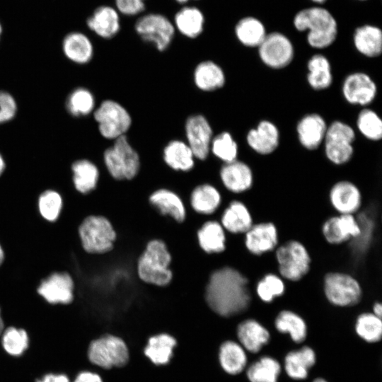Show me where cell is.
<instances>
[{
  "instance_id": "obj_44",
  "label": "cell",
  "mask_w": 382,
  "mask_h": 382,
  "mask_svg": "<svg viewBox=\"0 0 382 382\" xmlns=\"http://www.w3.org/2000/svg\"><path fill=\"white\" fill-rule=\"evenodd\" d=\"M357 126L361 134L371 141L382 138V120L371 109H363L358 115Z\"/></svg>"
},
{
  "instance_id": "obj_11",
  "label": "cell",
  "mask_w": 382,
  "mask_h": 382,
  "mask_svg": "<svg viewBox=\"0 0 382 382\" xmlns=\"http://www.w3.org/2000/svg\"><path fill=\"white\" fill-rule=\"evenodd\" d=\"M355 132L348 124L334 121L328 126L324 143L328 159L335 165H342L350 161L353 156L352 143Z\"/></svg>"
},
{
  "instance_id": "obj_5",
  "label": "cell",
  "mask_w": 382,
  "mask_h": 382,
  "mask_svg": "<svg viewBox=\"0 0 382 382\" xmlns=\"http://www.w3.org/2000/svg\"><path fill=\"white\" fill-rule=\"evenodd\" d=\"M277 274L286 282H298L310 272L311 253L305 244L297 239L286 241L274 250Z\"/></svg>"
},
{
  "instance_id": "obj_42",
  "label": "cell",
  "mask_w": 382,
  "mask_h": 382,
  "mask_svg": "<svg viewBox=\"0 0 382 382\" xmlns=\"http://www.w3.org/2000/svg\"><path fill=\"white\" fill-rule=\"evenodd\" d=\"M354 330L363 340L374 343L381 340L382 336V320L371 312L359 314L355 322Z\"/></svg>"
},
{
  "instance_id": "obj_48",
  "label": "cell",
  "mask_w": 382,
  "mask_h": 382,
  "mask_svg": "<svg viewBox=\"0 0 382 382\" xmlns=\"http://www.w3.org/2000/svg\"><path fill=\"white\" fill-rule=\"evenodd\" d=\"M17 112L14 98L8 92L0 91V124L11 120Z\"/></svg>"
},
{
  "instance_id": "obj_3",
  "label": "cell",
  "mask_w": 382,
  "mask_h": 382,
  "mask_svg": "<svg viewBox=\"0 0 382 382\" xmlns=\"http://www.w3.org/2000/svg\"><path fill=\"white\" fill-rule=\"evenodd\" d=\"M294 25L299 31L308 30L307 41L313 48L331 45L337 35V24L332 13L322 7H311L298 12Z\"/></svg>"
},
{
  "instance_id": "obj_59",
  "label": "cell",
  "mask_w": 382,
  "mask_h": 382,
  "mask_svg": "<svg viewBox=\"0 0 382 382\" xmlns=\"http://www.w3.org/2000/svg\"><path fill=\"white\" fill-rule=\"evenodd\" d=\"M312 1H314V2H316V3L321 4V3L325 2L326 0H312Z\"/></svg>"
},
{
  "instance_id": "obj_12",
  "label": "cell",
  "mask_w": 382,
  "mask_h": 382,
  "mask_svg": "<svg viewBox=\"0 0 382 382\" xmlns=\"http://www.w3.org/2000/svg\"><path fill=\"white\" fill-rule=\"evenodd\" d=\"M242 243L245 251L254 256L274 251L279 244L278 228L271 221L254 223L242 236Z\"/></svg>"
},
{
  "instance_id": "obj_51",
  "label": "cell",
  "mask_w": 382,
  "mask_h": 382,
  "mask_svg": "<svg viewBox=\"0 0 382 382\" xmlns=\"http://www.w3.org/2000/svg\"><path fill=\"white\" fill-rule=\"evenodd\" d=\"M37 382H69L68 377L64 374H47L42 380H38Z\"/></svg>"
},
{
  "instance_id": "obj_28",
  "label": "cell",
  "mask_w": 382,
  "mask_h": 382,
  "mask_svg": "<svg viewBox=\"0 0 382 382\" xmlns=\"http://www.w3.org/2000/svg\"><path fill=\"white\" fill-rule=\"evenodd\" d=\"M163 158L166 166L175 172L189 173L195 167V156L188 144L172 140L163 149Z\"/></svg>"
},
{
  "instance_id": "obj_52",
  "label": "cell",
  "mask_w": 382,
  "mask_h": 382,
  "mask_svg": "<svg viewBox=\"0 0 382 382\" xmlns=\"http://www.w3.org/2000/svg\"><path fill=\"white\" fill-rule=\"evenodd\" d=\"M376 316L381 318L382 316V304L380 301H376L372 306V312Z\"/></svg>"
},
{
  "instance_id": "obj_2",
  "label": "cell",
  "mask_w": 382,
  "mask_h": 382,
  "mask_svg": "<svg viewBox=\"0 0 382 382\" xmlns=\"http://www.w3.org/2000/svg\"><path fill=\"white\" fill-rule=\"evenodd\" d=\"M171 254L164 241H149L136 261V273L143 283L163 287L173 279Z\"/></svg>"
},
{
  "instance_id": "obj_6",
  "label": "cell",
  "mask_w": 382,
  "mask_h": 382,
  "mask_svg": "<svg viewBox=\"0 0 382 382\" xmlns=\"http://www.w3.org/2000/svg\"><path fill=\"white\" fill-rule=\"evenodd\" d=\"M103 161L109 176L116 181H130L140 172L139 156L125 135L115 139L105 151Z\"/></svg>"
},
{
  "instance_id": "obj_27",
  "label": "cell",
  "mask_w": 382,
  "mask_h": 382,
  "mask_svg": "<svg viewBox=\"0 0 382 382\" xmlns=\"http://www.w3.org/2000/svg\"><path fill=\"white\" fill-rule=\"evenodd\" d=\"M236 333L239 344L245 350L251 353L260 352L270 339L268 330L253 318L241 321L237 326Z\"/></svg>"
},
{
  "instance_id": "obj_32",
  "label": "cell",
  "mask_w": 382,
  "mask_h": 382,
  "mask_svg": "<svg viewBox=\"0 0 382 382\" xmlns=\"http://www.w3.org/2000/svg\"><path fill=\"white\" fill-rule=\"evenodd\" d=\"M73 183L76 190L87 195L96 190L100 173L98 166L88 159L76 161L71 166Z\"/></svg>"
},
{
  "instance_id": "obj_23",
  "label": "cell",
  "mask_w": 382,
  "mask_h": 382,
  "mask_svg": "<svg viewBox=\"0 0 382 382\" xmlns=\"http://www.w3.org/2000/svg\"><path fill=\"white\" fill-rule=\"evenodd\" d=\"M199 248L207 255L221 254L226 250L227 233L219 220L204 221L196 232Z\"/></svg>"
},
{
  "instance_id": "obj_39",
  "label": "cell",
  "mask_w": 382,
  "mask_h": 382,
  "mask_svg": "<svg viewBox=\"0 0 382 382\" xmlns=\"http://www.w3.org/2000/svg\"><path fill=\"white\" fill-rule=\"evenodd\" d=\"M235 33L239 42L249 47H258L267 35L263 23L251 16L241 18L237 23Z\"/></svg>"
},
{
  "instance_id": "obj_15",
  "label": "cell",
  "mask_w": 382,
  "mask_h": 382,
  "mask_svg": "<svg viewBox=\"0 0 382 382\" xmlns=\"http://www.w3.org/2000/svg\"><path fill=\"white\" fill-rule=\"evenodd\" d=\"M219 179L223 189L236 197L250 190L254 183L250 167L238 159L222 165Z\"/></svg>"
},
{
  "instance_id": "obj_41",
  "label": "cell",
  "mask_w": 382,
  "mask_h": 382,
  "mask_svg": "<svg viewBox=\"0 0 382 382\" xmlns=\"http://www.w3.org/2000/svg\"><path fill=\"white\" fill-rule=\"evenodd\" d=\"M281 371L276 359L264 356L248 366L246 375L250 382H278Z\"/></svg>"
},
{
  "instance_id": "obj_24",
  "label": "cell",
  "mask_w": 382,
  "mask_h": 382,
  "mask_svg": "<svg viewBox=\"0 0 382 382\" xmlns=\"http://www.w3.org/2000/svg\"><path fill=\"white\" fill-rule=\"evenodd\" d=\"M86 25L98 36L104 39H110L115 37L120 30V13L111 6H100L87 18Z\"/></svg>"
},
{
  "instance_id": "obj_50",
  "label": "cell",
  "mask_w": 382,
  "mask_h": 382,
  "mask_svg": "<svg viewBox=\"0 0 382 382\" xmlns=\"http://www.w3.org/2000/svg\"><path fill=\"white\" fill-rule=\"evenodd\" d=\"M74 382H103L100 376L93 372L83 371L76 378Z\"/></svg>"
},
{
  "instance_id": "obj_4",
  "label": "cell",
  "mask_w": 382,
  "mask_h": 382,
  "mask_svg": "<svg viewBox=\"0 0 382 382\" xmlns=\"http://www.w3.org/2000/svg\"><path fill=\"white\" fill-rule=\"evenodd\" d=\"M78 233L83 250L91 255H102L112 251L117 238L112 222L98 214L84 217L78 228Z\"/></svg>"
},
{
  "instance_id": "obj_16",
  "label": "cell",
  "mask_w": 382,
  "mask_h": 382,
  "mask_svg": "<svg viewBox=\"0 0 382 382\" xmlns=\"http://www.w3.org/2000/svg\"><path fill=\"white\" fill-rule=\"evenodd\" d=\"M328 201L339 214H357L363 204L362 194L354 183L343 180L336 182L328 192Z\"/></svg>"
},
{
  "instance_id": "obj_14",
  "label": "cell",
  "mask_w": 382,
  "mask_h": 382,
  "mask_svg": "<svg viewBox=\"0 0 382 382\" xmlns=\"http://www.w3.org/2000/svg\"><path fill=\"white\" fill-rule=\"evenodd\" d=\"M261 61L272 69H282L293 60L294 50L291 40L284 34L274 32L267 34L258 46Z\"/></svg>"
},
{
  "instance_id": "obj_8",
  "label": "cell",
  "mask_w": 382,
  "mask_h": 382,
  "mask_svg": "<svg viewBox=\"0 0 382 382\" xmlns=\"http://www.w3.org/2000/svg\"><path fill=\"white\" fill-rule=\"evenodd\" d=\"M88 357L92 364L109 369L126 365L129 354L126 342L121 337L108 334L90 343Z\"/></svg>"
},
{
  "instance_id": "obj_20",
  "label": "cell",
  "mask_w": 382,
  "mask_h": 382,
  "mask_svg": "<svg viewBox=\"0 0 382 382\" xmlns=\"http://www.w3.org/2000/svg\"><path fill=\"white\" fill-rule=\"evenodd\" d=\"M149 204L160 215L183 223L187 216L185 204L175 191L161 187L154 190L148 197Z\"/></svg>"
},
{
  "instance_id": "obj_26",
  "label": "cell",
  "mask_w": 382,
  "mask_h": 382,
  "mask_svg": "<svg viewBox=\"0 0 382 382\" xmlns=\"http://www.w3.org/2000/svg\"><path fill=\"white\" fill-rule=\"evenodd\" d=\"M328 125L316 113L303 116L298 122L296 131L301 144L308 150H315L324 141Z\"/></svg>"
},
{
  "instance_id": "obj_22",
  "label": "cell",
  "mask_w": 382,
  "mask_h": 382,
  "mask_svg": "<svg viewBox=\"0 0 382 382\" xmlns=\"http://www.w3.org/2000/svg\"><path fill=\"white\" fill-rule=\"evenodd\" d=\"M223 202L221 192L215 185L204 183L196 185L190 192L188 205L197 214L211 216Z\"/></svg>"
},
{
  "instance_id": "obj_25",
  "label": "cell",
  "mask_w": 382,
  "mask_h": 382,
  "mask_svg": "<svg viewBox=\"0 0 382 382\" xmlns=\"http://www.w3.org/2000/svg\"><path fill=\"white\" fill-rule=\"evenodd\" d=\"M248 146L256 153L267 155L274 152L279 143V132L277 127L269 120H262L255 128L247 134Z\"/></svg>"
},
{
  "instance_id": "obj_58",
  "label": "cell",
  "mask_w": 382,
  "mask_h": 382,
  "mask_svg": "<svg viewBox=\"0 0 382 382\" xmlns=\"http://www.w3.org/2000/svg\"><path fill=\"white\" fill-rule=\"evenodd\" d=\"M2 33H3V26H2L1 23L0 22V40H1Z\"/></svg>"
},
{
  "instance_id": "obj_53",
  "label": "cell",
  "mask_w": 382,
  "mask_h": 382,
  "mask_svg": "<svg viewBox=\"0 0 382 382\" xmlns=\"http://www.w3.org/2000/svg\"><path fill=\"white\" fill-rule=\"evenodd\" d=\"M5 167H6V164H5L4 159L3 156H1V154H0V175L3 173L5 169Z\"/></svg>"
},
{
  "instance_id": "obj_21",
  "label": "cell",
  "mask_w": 382,
  "mask_h": 382,
  "mask_svg": "<svg viewBox=\"0 0 382 382\" xmlns=\"http://www.w3.org/2000/svg\"><path fill=\"white\" fill-rule=\"evenodd\" d=\"M74 281L66 272H54L42 281L38 294L47 302L67 304L74 299Z\"/></svg>"
},
{
  "instance_id": "obj_47",
  "label": "cell",
  "mask_w": 382,
  "mask_h": 382,
  "mask_svg": "<svg viewBox=\"0 0 382 382\" xmlns=\"http://www.w3.org/2000/svg\"><path fill=\"white\" fill-rule=\"evenodd\" d=\"M62 199L60 195L54 191L48 190L41 194L38 199V207L42 216L50 221H55L61 211Z\"/></svg>"
},
{
  "instance_id": "obj_29",
  "label": "cell",
  "mask_w": 382,
  "mask_h": 382,
  "mask_svg": "<svg viewBox=\"0 0 382 382\" xmlns=\"http://www.w3.org/2000/svg\"><path fill=\"white\" fill-rule=\"evenodd\" d=\"M62 51L70 61L79 64L89 62L93 56V45L84 33L74 31L65 35L62 40Z\"/></svg>"
},
{
  "instance_id": "obj_31",
  "label": "cell",
  "mask_w": 382,
  "mask_h": 382,
  "mask_svg": "<svg viewBox=\"0 0 382 382\" xmlns=\"http://www.w3.org/2000/svg\"><path fill=\"white\" fill-rule=\"evenodd\" d=\"M204 21V13L199 8L184 6L175 13L173 23L183 36L195 38L202 33Z\"/></svg>"
},
{
  "instance_id": "obj_7",
  "label": "cell",
  "mask_w": 382,
  "mask_h": 382,
  "mask_svg": "<svg viewBox=\"0 0 382 382\" xmlns=\"http://www.w3.org/2000/svg\"><path fill=\"white\" fill-rule=\"evenodd\" d=\"M322 289L326 300L337 307H350L359 303L363 296L360 282L354 275L342 271L325 274Z\"/></svg>"
},
{
  "instance_id": "obj_49",
  "label": "cell",
  "mask_w": 382,
  "mask_h": 382,
  "mask_svg": "<svg viewBox=\"0 0 382 382\" xmlns=\"http://www.w3.org/2000/svg\"><path fill=\"white\" fill-rule=\"evenodd\" d=\"M145 0H115V8L119 13L132 16L142 13L145 8Z\"/></svg>"
},
{
  "instance_id": "obj_19",
  "label": "cell",
  "mask_w": 382,
  "mask_h": 382,
  "mask_svg": "<svg viewBox=\"0 0 382 382\" xmlns=\"http://www.w3.org/2000/svg\"><path fill=\"white\" fill-rule=\"evenodd\" d=\"M376 93V84L366 73H352L344 80L342 94L350 104L367 105L375 99Z\"/></svg>"
},
{
  "instance_id": "obj_54",
  "label": "cell",
  "mask_w": 382,
  "mask_h": 382,
  "mask_svg": "<svg viewBox=\"0 0 382 382\" xmlns=\"http://www.w3.org/2000/svg\"><path fill=\"white\" fill-rule=\"evenodd\" d=\"M4 330V322L1 316V309H0V335L2 334Z\"/></svg>"
},
{
  "instance_id": "obj_56",
  "label": "cell",
  "mask_w": 382,
  "mask_h": 382,
  "mask_svg": "<svg viewBox=\"0 0 382 382\" xmlns=\"http://www.w3.org/2000/svg\"><path fill=\"white\" fill-rule=\"evenodd\" d=\"M313 382H328L325 379L323 378H316L313 381Z\"/></svg>"
},
{
  "instance_id": "obj_36",
  "label": "cell",
  "mask_w": 382,
  "mask_h": 382,
  "mask_svg": "<svg viewBox=\"0 0 382 382\" xmlns=\"http://www.w3.org/2000/svg\"><path fill=\"white\" fill-rule=\"evenodd\" d=\"M193 76L196 86L203 91H212L220 88L226 81L223 69L209 60L198 64Z\"/></svg>"
},
{
  "instance_id": "obj_1",
  "label": "cell",
  "mask_w": 382,
  "mask_h": 382,
  "mask_svg": "<svg viewBox=\"0 0 382 382\" xmlns=\"http://www.w3.org/2000/svg\"><path fill=\"white\" fill-rule=\"evenodd\" d=\"M249 279L231 266H224L209 275L204 291L208 308L216 316L228 318L248 310L251 303Z\"/></svg>"
},
{
  "instance_id": "obj_38",
  "label": "cell",
  "mask_w": 382,
  "mask_h": 382,
  "mask_svg": "<svg viewBox=\"0 0 382 382\" xmlns=\"http://www.w3.org/2000/svg\"><path fill=\"white\" fill-rule=\"evenodd\" d=\"M308 74L307 81L315 90H324L332 83L331 65L325 56L318 54L313 55L307 64Z\"/></svg>"
},
{
  "instance_id": "obj_34",
  "label": "cell",
  "mask_w": 382,
  "mask_h": 382,
  "mask_svg": "<svg viewBox=\"0 0 382 382\" xmlns=\"http://www.w3.org/2000/svg\"><path fill=\"white\" fill-rule=\"evenodd\" d=\"M177 340L168 333H159L149 338L144 352L155 365H166L171 359Z\"/></svg>"
},
{
  "instance_id": "obj_37",
  "label": "cell",
  "mask_w": 382,
  "mask_h": 382,
  "mask_svg": "<svg viewBox=\"0 0 382 382\" xmlns=\"http://www.w3.org/2000/svg\"><path fill=\"white\" fill-rule=\"evenodd\" d=\"M274 327L281 333H287L296 343L303 342L307 336V325L304 319L291 310H282L274 319Z\"/></svg>"
},
{
  "instance_id": "obj_43",
  "label": "cell",
  "mask_w": 382,
  "mask_h": 382,
  "mask_svg": "<svg viewBox=\"0 0 382 382\" xmlns=\"http://www.w3.org/2000/svg\"><path fill=\"white\" fill-rule=\"evenodd\" d=\"M95 98L93 93L85 88H77L69 95L66 108L73 116L80 117L89 115L94 110Z\"/></svg>"
},
{
  "instance_id": "obj_9",
  "label": "cell",
  "mask_w": 382,
  "mask_h": 382,
  "mask_svg": "<svg viewBox=\"0 0 382 382\" xmlns=\"http://www.w3.org/2000/svg\"><path fill=\"white\" fill-rule=\"evenodd\" d=\"M100 134L108 139H116L129 130L132 118L129 112L112 100L103 101L93 113Z\"/></svg>"
},
{
  "instance_id": "obj_40",
  "label": "cell",
  "mask_w": 382,
  "mask_h": 382,
  "mask_svg": "<svg viewBox=\"0 0 382 382\" xmlns=\"http://www.w3.org/2000/svg\"><path fill=\"white\" fill-rule=\"evenodd\" d=\"M254 290L261 301L270 303L285 294L286 281L277 273L267 272L258 279Z\"/></svg>"
},
{
  "instance_id": "obj_57",
  "label": "cell",
  "mask_w": 382,
  "mask_h": 382,
  "mask_svg": "<svg viewBox=\"0 0 382 382\" xmlns=\"http://www.w3.org/2000/svg\"><path fill=\"white\" fill-rule=\"evenodd\" d=\"M175 1L180 4H185L190 0H175Z\"/></svg>"
},
{
  "instance_id": "obj_10",
  "label": "cell",
  "mask_w": 382,
  "mask_h": 382,
  "mask_svg": "<svg viewBox=\"0 0 382 382\" xmlns=\"http://www.w3.org/2000/svg\"><path fill=\"white\" fill-rule=\"evenodd\" d=\"M134 30L143 41L153 44L160 52L169 47L175 33L173 22L157 13L140 16L134 24Z\"/></svg>"
},
{
  "instance_id": "obj_35",
  "label": "cell",
  "mask_w": 382,
  "mask_h": 382,
  "mask_svg": "<svg viewBox=\"0 0 382 382\" xmlns=\"http://www.w3.org/2000/svg\"><path fill=\"white\" fill-rule=\"evenodd\" d=\"M354 44L359 52L368 57H376L382 52V32L371 25L358 28L354 35Z\"/></svg>"
},
{
  "instance_id": "obj_17",
  "label": "cell",
  "mask_w": 382,
  "mask_h": 382,
  "mask_svg": "<svg viewBox=\"0 0 382 382\" xmlns=\"http://www.w3.org/2000/svg\"><path fill=\"white\" fill-rule=\"evenodd\" d=\"M187 144L195 158L204 161L210 151L213 131L208 120L202 115L189 117L185 122Z\"/></svg>"
},
{
  "instance_id": "obj_46",
  "label": "cell",
  "mask_w": 382,
  "mask_h": 382,
  "mask_svg": "<svg viewBox=\"0 0 382 382\" xmlns=\"http://www.w3.org/2000/svg\"><path fill=\"white\" fill-rule=\"evenodd\" d=\"M28 345V337L23 329L8 328L3 333L2 345L7 353L13 356L21 354Z\"/></svg>"
},
{
  "instance_id": "obj_13",
  "label": "cell",
  "mask_w": 382,
  "mask_h": 382,
  "mask_svg": "<svg viewBox=\"0 0 382 382\" xmlns=\"http://www.w3.org/2000/svg\"><path fill=\"white\" fill-rule=\"evenodd\" d=\"M320 232L328 244L339 245L358 238L361 228L357 215L337 214L322 223Z\"/></svg>"
},
{
  "instance_id": "obj_33",
  "label": "cell",
  "mask_w": 382,
  "mask_h": 382,
  "mask_svg": "<svg viewBox=\"0 0 382 382\" xmlns=\"http://www.w3.org/2000/svg\"><path fill=\"white\" fill-rule=\"evenodd\" d=\"M219 361L222 369L230 375H237L246 367L248 357L244 348L233 340L224 342L219 351Z\"/></svg>"
},
{
  "instance_id": "obj_55",
  "label": "cell",
  "mask_w": 382,
  "mask_h": 382,
  "mask_svg": "<svg viewBox=\"0 0 382 382\" xmlns=\"http://www.w3.org/2000/svg\"><path fill=\"white\" fill-rule=\"evenodd\" d=\"M4 251L2 250L1 246L0 245V265L2 264L4 261Z\"/></svg>"
},
{
  "instance_id": "obj_45",
  "label": "cell",
  "mask_w": 382,
  "mask_h": 382,
  "mask_svg": "<svg viewBox=\"0 0 382 382\" xmlns=\"http://www.w3.org/2000/svg\"><path fill=\"white\" fill-rule=\"evenodd\" d=\"M210 151L225 163L237 159L238 149L232 135L229 132H223L213 137Z\"/></svg>"
},
{
  "instance_id": "obj_30",
  "label": "cell",
  "mask_w": 382,
  "mask_h": 382,
  "mask_svg": "<svg viewBox=\"0 0 382 382\" xmlns=\"http://www.w3.org/2000/svg\"><path fill=\"white\" fill-rule=\"evenodd\" d=\"M316 361L314 350L303 346L298 350H293L286 354L284 366L287 376L294 380H303L307 378L309 369Z\"/></svg>"
},
{
  "instance_id": "obj_18",
  "label": "cell",
  "mask_w": 382,
  "mask_h": 382,
  "mask_svg": "<svg viewBox=\"0 0 382 382\" xmlns=\"http://www.w3.org/2000/svg\"><path fill=\"white\" fill-rule=\"evenodd\" d=\"M219 221L226 232L233 236H243L255 223L250 208L238 197L233 198L228 202Z\"/></svg>"
}]
</instances>
